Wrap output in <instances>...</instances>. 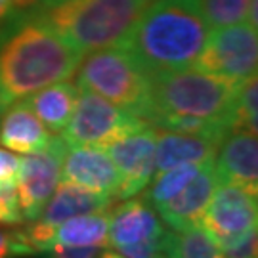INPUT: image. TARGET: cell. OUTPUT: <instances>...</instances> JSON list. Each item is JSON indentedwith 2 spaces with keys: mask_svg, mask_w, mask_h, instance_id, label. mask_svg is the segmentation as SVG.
I'll return each mask as SVG.
<instances>
[{
  "mask_svg": "<svg viewBox=\"0 0 258 258\" xmlns=\"http://www.w3.org/2000/svg\"><path fill=\"white\" fill-rule=\"evenodd\" d=\"M83 54L38 18L35 8L0 27V111L44 86L69 81Z\"/></svg>",
  "mask_w": 258,
  "mask_h": 258,
  "instance_id": "1",
  "label": "cell"
},
{
  "mask_svg": "<svg viewBox=\"0 0 258 258\" xmlns=\"http://www.w3.org/2000/svg\"><path fill=\"white\" fill-rule=\"evenodd\" d=\"M241 83L195 67L151 75L146 120L153 128L224 140L231 132L233 105Z\"/></svg>",
  "mask_w": 258,
  "mask_h": 258,
  "instance_id": "2",
  "label": "cell"
},
{
  "mask_svg": "<svg viewBox=\"0 0 258 258\" xmlns=\"http://www.w3.org/2000/svg\"><path fill=\"white\" fill-rule=\"evenodd\" d=\"M211 25L201 0H149L124 46L149 75L194 67Z\"/></svg>",
  "mask_w": 258,
  "mask_h": 258,
  "instance_id": "3",
  "label": "cell"
},
{
  "mask_svg": "<svg viewBox=\"0 0 258 258\" xmlns=\"http://www.w3.org/2000/svg\"><path fill=\"white\" fill-rule=\"evenodd\" d=\"M149 0H55L38 4V18L81 54L124 46Z\"/></svg>",
  "mask_w": 258,
  "mask_h": 258,
  "instance_id": "4",
  "label": "cell"
},
{
  "mask_svg": "<svg viewBox=\"0 0 258 258\" xmlns=\"http://www.w3.org/2000/svg\"><path fill=\"white\" fill-rule=\"evenodd\" d=\"M77 86L100 94L144 120L148 117L151 75L126 46L84 54L77 69Z\"/></svg>",
  "mask_w": 258,
  "mask_h": 258,
  "instance_id": "5",
  "label": "cell"
},
{
  "mask_svg": "<svg viewBox=\"0 0 258 258\" xmlns=\"http://www.w3.org/2000/svg\"><path fill=\"white\" fill-rule=\"evenodd\" d=\"M148 126V122L136 113L120 107L102 98L100 94L79 88L71 119L59 136L67 146H100Z\"/></svg>",
  "mask_w": 258,
  "mask_h": 258,
  "instance_id": "6",
  "label": "cell"
},
{
  "mask_svg": "<svg viewBox=\"0 0 258 258\" xmlns=\"http://www.w3.org/2000/svg\"><path fill=\"white\" fill-rule=\"evenodd\" d=\"M194 67L205 73L224 77L237 83L256 75V27L249 23H237V25L212 29Z\"/></svg>",
  "mask_w": 258,
  "mask_h": 258,
  "instance_id": "7",
  "label": "cell"
},
{
  "mask_svg": "<svg viewBox=\"0 0 258 258\" xmlns=\"http://www.w3.org/2000/svg\"><path fill=\"white\" fill-rule=\"evenodd\" d=\"M67 144L61 136H52L40 151L19 157V172L16 180L19 209L23 220H38L42 209L61 180V161Z\"/></svg>",
  "mask_w": 258,
  "mask_h": 258,
  "instance_id": "8",
  "label": "cell"
},
{
  "mask_svg": "<svg viewBox=\"0 0 258 258\" xmlns=\"http://www.w3.org/2000/svg\"><path fill=\"white\" fill-rule=\"evenodd\" d=\"M256 191L237 184H216L211 203L201 218V228L220 249L231 241L256 230L258 203Z\"/></svg>",
  "mask_w": 258,
  "mask_h": 258,
  "instance_id": "9",
  "label": "cell"
},
{
  "mask_svg": "<svg viewBox=\"0 0 258 258\" xmlns=\"http://www.w3.org/2000/svg\"><path fill=\"white\" fill-rule=\"evenodd\" d=\"M155 140L157 130L148 124L103 148L120 176L115 199L124 201L148 187L155 174Z\"/></svg>",
  "mask_w": 258,
  "mask_h": 258,
  "instance_id": "10",
  "label": "cell"
},
{
  "mask_svg": "<svg viewBox=\"0 0 258 258\" xmlns=\"http://www.w3.org/2000/svg\"><path fill=\"white\" fill-rule=\"evenodd\" d=\"M61 180L115 199L120 176L107 151L100 146H67Z\"/></svg>",
  "mask_w": 258,
  "mask_h": 258,
  "instance_id": "11",
  "label": "cell"
},
{
  "mask_svg": "<svg viewBox=\"0 0 258 258\" xmlns=\"http://www.w3.org/2000/svg\"><path fill=\"white\" fill-rule=\"evenodd\" d=\"M216 184L218 178L214 172V159H211L203 163L199 172L178 194L172 195L163 205H159L155 211L166 226L174 231L201 228V218L211 203Z\"/></svg>",
  "mask_w": 258,
  "mask_h": 258,
  "instance_id": "12",
  "label": "cell"
},
{
  "mask_svg": "<svg viewBox=\"0 0 258 258\" xmlns=\"http://www.w3.org/2000/svg\"><path fill=\"white\" fill-rule=\"evenodd\" d=\"M214 172L222 184H237L258 194L256 134L231 130L214 155Z\"/></svg>",
  "mask_w": 258,
  "mask_h": 258,
  "instance_id": "13",
  "label": "cell"
},
{
  "mask_svg": "<svg viewBox=\"0 0 258 258\" xmlns=\"http://www.w3.org/2000/svg\"><path fill=\"white\" fill-rule=\"evenodd\" d=\"M165 233V226L157 218L155 209L144 199H124V203L109 209L107 243L113 249L120 250L161 239Z\"/></svg>",
  "mask_w": 258,
  "mask_h": 258,
  "instance_id": "14",
  "label": "cell"
},
{
  "mask_svg": "<svg viewBox=\"0 0 258 258\" xmlns=\"http://www.w3.org/2000/svg\"><path fill=\"white\" fill-rule=\"evenodd\" d=\"M157 130L155 140V172L172 168L185 163H205L214 159L222 140L191 134V132H174V130Z\"/></svg>",
  "mask_w": 258,
  "mask_h": 258,
  "instance_id": "15",
  "label": "cell"
},
{
  "mask_svg": "<svg viewBox=\"0 0 258 258\" xmlns=\"http://www.w3.org/2000/svg\"><path fill=\"white\" fill-rule=\"evenodd\" d=\"M0 146L14 153H35L48 146L50 130L29 109L25 100L8 105L0 111Z\"/></svg>",
  "mask_w": 258,
  "mask_h": 258,
  "instance_id": "16",
  "label": "cell"
},
{
  "mask_svg": "<svg viewBox=\"0 0 258 258\" xmlns=\"http://www.w3.org/2000/svg\"><path fill=\"white\" fill-rule=\"evenodd\" d=\"M113 201L115 199H111L107 195L88 191L81 185L59 180L52 197L48 199L46 207L40 212L38 220L50 224V226H57V224L75 218V216H81V214L109 211Z\"/></svg>",
  "mask_w": 258,
  "mask_h": 258,
  "instance_id": "17",
  "label": "cell"
},
{
  "mask_svg": "<svg viewBox=\"0 0 258 258\" xmlns=\"http://www.w3.org/2000/svg\"><path fill=\"white\" fill-rule=\"evenodd\" d=\"M77 94H79L77 84L69 81H59L40 88L23 100L50 132L59 134L73 115Z\"/></svg>",
  "mask_w": 258,
  "mask_h": 258,
  "instance_id": "18",
  "label": "cell"
},
{
  "mask_svg": "<svg viewBox=\"0 0 258 258\" xmlns=\"http://www.w3.org/2000/svg\"><path fill=\"white\" fill-rule=\"evenodd\" d=\"M109 211L81 214L55 226V245L67 247H109Z\"/></svg>",
  "mask_w": 258,
  "mask_h": 258,
  "instance_id": "19",
  "label": "cell"
},
{
  "mask_svg": "<svg viewBox=\"0 0 258 258\" xmlns=\"http://www.w3.org/2000/svg\"><path fill=\"white\" fill-rule=\"evenodd\" d=\"M166 258H226L201 228L166 231Z\"/></svg>",
  "mask_w": 258,
  "mask_h": 258,
  "instance_id": "20",
  "label": "cell"
},
{
  "mask_svg": "<svg viewBox=\"0 0 258 258\" xmlns=\"http://www.w3.org/2000/svg\"><path fill=\"white\" fill-rule=\"evenodd\" d=\"M201 166H203V163H185V165H178L172 168H166V170H161V172H155L151 182L146 187L144 201L151 205L153 209H157L159 205H163L172 195L178 194L199 172Z\"/></svg>",
  "mask_w": 258,
  "mask_h": 258,
  "instance_id": "21",
  "label": "cell"
},
{
  "mask_svg": "<svg viewBox=\"0 0 258 258\" xmlns=\"http://www.w3.org/2000/svg\"><path fill=\"white\" fill-rule=\"evenodd\" d=\"M252 0H201L203 14L211 29L247 23Z\"/></svg>",
  "mask_w": 258,
  "mask_h": 258,
  "instance_id": "22",
  "label": "cell"
},
{
  "mask_svg": "<svg viewBox=\"0 0 258 258\" xmlns=\"http://www.w3.org/2000/svg\"><path fill=\"white\" fill-rule=\"evenodd\" d=\"M256 96H258V83L256 75L245 79L241 83L235 105H233V124L231 130H245L256 134Z\"/></svg>",
  "mask_w": 258,
  "mask_h": 258,
  "instance_id": "23",
  "label": "cell"
},
{
  "mask_svg": "<svg viewBox=\"0 0 258 258\" xmlns=\"http://www.w3.org/2000/svg\"><path fill=\"white\" fill-rule=\"evenodd\" d=\"M23 214L19 209L16 185H0V222L2 224H19Z\"/></svg>",
  "mask_w": 258,
  "mask_h": 258,
  "instance_id": "24",
  "label": "cell"
},
{
  "mask_svg": "<svg viewBox=\"0 0 258 258\" xmlns=\"http://www.w3.org/2000/svg\"><path fill=\"white\" fill-rule=\"evenodd\" d=\"M256 230H250L220 250L226 258H256Z\"/></svg>",
  "mask_w": 258,
  "mask_h": 258,
  "instance_id": "25",
  "label": "cell"
},
{
  "mask_svg": "<svg viewBox=\"0 0 258 258\" xmlns=\"http://www.w3.org/2000/svg\"><path fill=\"white\" fill-rule=\"evenodd\" d=\"M35 252L29 249L21 237L18 235V230L14 231H0V258H19V256H33Z\"/></svg>",
  "mask_w": 258,
  "mask_h": 258,
  "instance_id": "26",
  "label": "cell"
},
{
  "mask_svg": "<svg viewBox=\"0 0 258 258\" xmlns=\"http://www.w3.org/2000/svg\"><path fill=\"white\" fill-rule=\"evenodd\" d=\"M19 172V157L0 146V185H16Z\"/></svg>",
  "mask_w": 258,
  "mask_h": 258,
  "instance_id": "27",
  "label": "cell"
},
{
  "mask_svg": "<svg viewBox=\"0 0 258 258\" xmlns=\"http://www.w3.org/2000/svg\"><path fill=\"white\" fill-rule=\"evenodd\" d=\"M40 0H0V27L18 14L37 8Z\"/></svg>",
  "mask_w": 258,
  "mask_h": 258,
  "instance_id": "28",
  "label": "cell"
},
{
  "mask_svg": "<svg viewBox=\"0 0 258 258\" xmlns=\"http://www.w3.org/2000/svg\"><path fill=\"white\" fill-rule=\"evenodd\" d=\"M48 258H100V247H67L55 245L48 250Z\"/></svg>",
  "mask_w": 258,
  "mask_h": 258,
  "instance_id": "29",
  "label": "cell"
},
{
  "mask_svg": "<svg viewBox=\"0 0 258 258\" xmlns=\"http://www.w3.org/2000/svg\"><path fill=\"white\" fill-rule=\"evenodd\" d=\"M102 258H126V256H122V254H117V252H103Z\"/></svg>",
  "mask_w": 258,
  "mask_h": 258,
  "instance_id": "30",
  "label": "cell"
},
{
  "mask_svg": "<svg viewBox=\"0 0 258 258\" xmlns=\"http://www.w3.org/2000/svg\"><path fill=\"white\" fill-rule=\"evenodd\" d=\"M50 2H55V0H40V4H50Z\"/></svg>",
  "mask_w": 258,
  "mask_h": 258,
  "instance_id": "31",
  "label": "cell"
}]
</instances>
